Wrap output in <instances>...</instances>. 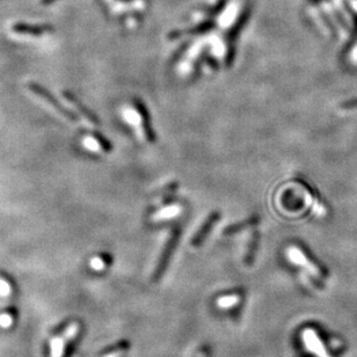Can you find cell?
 Returning a JSON list of instances; mask_svg holds the SVG:
<instances>
[{"label": "cell", "instance_id": "7a4b0ae2", "mask_svg": "<svg viewBox=\"0 0 357 357\" xmlns=\"http://www.w3.org/2000/svg\"><path fill=\"white\" fill-rule=\"evenodd\" d=\"M180 234H181V229L180 227H177V229H175L172 232L171 236L168 238L166 245L164 246L162 255H160V257H159L157 266H155V268H154L153 276H152L153 281H157L159 277H162L163 273L165 271V269H166L168 260L171 259L174 249H175V246L179 242V239H180Z\"/></svg>", "mask_w": 357, "mask_h": 357}, {"label": "cell", "instance_id": "3957f363", "mask_svg": "<svg viewBox=\"0 0 357 357\" xmlns=\"http://www.w3.org/2000/svg\"><path fill=\"white\" fill-rule=\"evenodd\" d=\"M287 256L289 260L293 263V265L304 268L310 275L314 276V277H319L320 276V271L318 268H316L313 263L306 257V255L303 253L301 248H298L296 246H291L287 248Z\"/></svg>", "mask_w": 357, "mask_h": 357}, {"label": "cell", "instance_id": "ba28073f", "mask_svg": "<svg viewBox=\"0 0 357 357\" xmlns=\"http://www.w3.org/2000/svg\"><path fill=\"white\" fill-rule=\"evenodd\" d=\"M257 222H259V217H256V216H252V217H249V218H247V220H245V221H243V222H239V223H236V224L227 226L226 229L224 230V233H225V234H233V233H236V232H240V231H243V230H246V229H248V227H251V226H253V225L257 224Z\"/></svg>", "mask_w": 357, "mask_h": 357}, {"label": "cell", "instance_id": "52a82bcc", "mask_svg": "<svg viewBox=\"0 0 357 357\" xmlns=\"http://www.w3.org/2000/svg\"><path fill=\"white\" fill-rule=\"evenodd\" d=\"M13 33L17 35H22V36H41L43 33L49 32L48 27H41V26H29L25 24L15 25L12 28Z\"/></svg>", "mask_w": 357, "mask_h": 357}, {"label": "cell", "instance_id": "6da1fadb", "mask_svg": "<svg viewBox=\"0 0 357 357\" xmlns=\"http://www.w3.org/2000/svg\"><path fill=\"white\" fill-rule=\"evenodd\" d=\"M29 91H32L33 94L37 97L38 100H41L43 102V105H46L48 108H50L52 111H55L56 114H58L61 117H63L66 121H70L72 123H75V121L78 122L77 116L71 113L70 110L65 108L64 106H62L60 102H58L55 96L50 94L46 88H43L42 86H39L37 84H29Z\"/></svg>", "mask_w": 357, "mask_h": 357}, {"label": "cell", "instance_id": "9c48e42d", "mask_svg": "<svg viewBox=\"0 0 357 357\" xmlns=\"http://www.w3.org/2000/svg\"><path fill=\"white\" fill-rule=\"evenodd\" d=\"M66 342H69V340L64 335L52 339L50 342V357H63Z\"/></svg>", "mask_w": 357, "mask_h": 357}, {"label": "cell", "instance_id": "7c38bea8", "mask_svg": "<svg viewBox=\"0 0 357 357\" xmlns=\"http://www.w3.org/2000/svg\"><path fill=\"white\" fill-rule=\"evenodd\" d=\"M79 332V325L78 324H72V325H70L68 328L65 329V332L63 333V335L68 339L69 341L72 340V339L75 338V335H77Z\"/></svg>", "mask_w": 357, "mask_h": 357}, {"label": "cell", "instance_id": "9a60e30c", "mask_svg": "<svg viewBox=\"0 0 357 357\" xmlns=\"http://www.w3.org/2000/svg\"><path fill=\"white\" fill-rule=\"evenodd\" d=\"M91 267L94 270H102L105 268V262L100 257H93L91 260Z\"/></svg>", "mask_w": 357, "mask_h": 357}, {"label": "cell", "instance_id": "30bf717a", "mask_svg": "<svg viewBox=\"0 0 357 357\" xmlns=\"http://www.w3.org/2000/svg\"><path fill=\"white\" fill-rule=\"evenodd\" d=\"M238 302H239V297L234 296V294H231V296L221 297L220 300H218L217 304L218 306H221L222 309H230V307L235 305Z\"/></svg>", "mask_w": 357, "mask_h": 357}, {"label": "cell", "instance_id": "e0dca14e", "mask_svg": "<svg viewBox=\"0 0 357 357\" xmlns=\"http://www.w3.org/2000/svg\"><path fill=\"white\" fill-rule=\"evenodd\" d=\"M349 60L352 64L357 65V44H356V47H354V49H352V51L350 52Z\"/></svg>", "mask_w": 357, "mask_h": 357}, {"label": "cell", "instance_id": "5bb4252c", "mask_svg": "<svg viewBox=\"0 0 357 357\" xmlns=\"http://www.w3.org/2000/svg\"><path fill=\"white\" fill-rule=\"evenodd\" d=\"M11 293V285L8 284L7 281L0 277V296L7 297Z\"/></svg>", "mask_w": 357, "mask_h": 357}, {"label": "cell", "instance_id": "8992f818", "mask_svg": "<svg viewBox=\"0 0 357 357\" xmlns=\"http://www.w3.org/2000/svg\"><path fill=\"white\" fill-rule=\"evenodd\" d=\"M64 97H65V100L73 107V109L77 110V113L80 116H83V117L86 120V121L91 124V126H93V127L100 126V121H99V118L96 117V115L93 114L92 111L87 108V107H85L83 105V102H80L78 97H75L72 93L64 92Z\"/></svg>", "mask_w": 357, "mask_h": 357}, {"label": "cell", "instance_id": "4fadbf2b", "mask_svg": "<svg viewBox=\"0 0 357 357\" xmlns=\"http://www.w3.org/2000/svg\"><path fill=\"white\" fill-rule=\"evenodd\" d=\"M13 324V318L11 314L3 313L0 314V327L3 328H10Z\"/></svg>", "mask_w": 357, "mask_h": 357}, {"label": "cell", "instance_id": "277c9868", "mask_svg": "<svg viewBox=\"0 0 357 357\" xmlns=\"http://www.w3.org/2000/svg\"><path fill=\"white\" fill-rule=\"evenodd\" d=\"M303 341L307 350H310L315 357H331L324 346L323 341L320 340L316 333L311 328H306L302 334Z\"/></svg>", "mask_w": 357, "mask_h": 357}, {"label": "cell", "instance_id": "8fae6325", "mask_svg": "<svg viewBox=\"0 0 357 357\" xmlns=\"http://www.w3.org/2000/svg\"><path fill=\"white\" fill-rule=\"evenodd\" d=\"M256 243H257V231L254 232L251 242H249L248 251H247V254H246V257H245V260H246L247 263H251L252 260H253V255H254V253H255Z\"/></svg>", "mask_w": 357, "mask_h": 357}, {"label": "cell", "instance_id": "5b68a950", "mask_svg": "<svg viewBox=\"0 0 357 357\" xmlns=\"http://www.w3.org/2000/svg\"><path fill=\"white\" fill-rule=\"evenodd\" d=\"M221 220V212L220 211H213L211 212L207 220L204 221V223L202 225H201L200 229L196 232L195 235L193 236V239H191V245H193L194 247H197L200 245H202V243L204 242V239L207 238L208 234L210 233L212 227L215 226L216 223Z\"/></svg>", "mask_w": 357, "mask_h": 357}, {"label": "cell", "instance_id": "2e32d148", "mask_svg": "<svg viewBox=\"0 0 357 357\" xmlns=\"http://www.w3.org/2000/svg\"><path fill=\"white\" fill-rule=\"evenodd\" d=\"M342 109L343 110H355V109H357V100L349 101V102H346V104H343L342 105Z\"/></svg>", "mask_w": 357, "mask_h": 357}]
</instances>
